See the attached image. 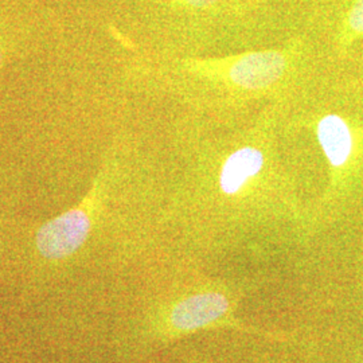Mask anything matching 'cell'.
<instances>
[{
  "instance_id": "obj_1",
  "label": "cell",
  "mask_w": 363,
  "mask_h": 363,
  "mask_svg": "<svg viewBox=\"0 0 363 363\" xmlns=\"http://www.w3.org/2000/svg\"><path fill=\"white\" fill-rule=\"evenodd\" d=\"M292 49L261 50L217 60H191L186 66L198 76L240 91H265L286 77Z\"/></svg>"
},
{
  "instance_id": "obj_2",
  "label": "cell",
  "mask_w": 363,
  "mask_h": 363,
  "mask_svg": "<svg viewBox=\"0 0 363 363\" xmlns=\"http://www.w3.org/2000/svg\"><path fill=\"white\" fill-rule=\"evenodd\" d=\"M104 169L93 183L84 201L39 229L35 244L39 253L48 259H62L74 255L91 234L96 210L104 195L106 171Z\"/></svg>"
},
{
  "instance_id": "obj_3",
  "label": "cell",
  "mask_w": 363,
  "mask_h": 363,
  "mask_svg": "<svg viewBox=\"0 0 363 363\" xmlns=\"http://www.w3.org/2000/svg\"><path fill=\"white\" fill-rule=\"evenodd\" d=\"M222 327L264 334L255 327L240 323L234 318L232 298L220 291H201L175 301L163 322L164 333L174 337Z\"/></svg>"
},
{
  "instance_id": "obj_4",
  "label": "cell",
  "mask_w": 363,
  "mask_h": 363,
  "mask_svg": "<svg viewBox=\"0 0 363 363\" xmlns=\"http://www.w3.org/2000/svg\"><path fill=\"white\" fill-rule=\"evenodd\" d=\"M316 139L325 154L334 189L342 186L358 166L361 139L349 118L327 113L316 123Z\"/></svg>"
},
{
  "instance_id": "obj_5",
  "label": "cell",
  "mask_w": 363,
  "mask_h": 363,
  "mask_svg": "<svg viewBox=\"0 0 363 363\" xmlns=\"http://www.w3.org/2000/svg\"><path fill=\"white\" fill-rule=\"evenodd\" d=\"M265 166L264 152L255 145H244L226 156L218 172L220 194L235 198L245 194Z\"/></svg>"
},
{
  "instance_id": "obj_6",
  "label": "cell",
  "mask_w": 363,
  "mask_h": 363,
  "mask_svg": "<svg viewBox=\"0 0 363 363\" xmlns=\"http://www.w3.org/2000/svg\"><path fill=\"white\" fill-rule=\"evenodd\" d=\"M337 49L346 52L363 39V0H327Z\"/></svg>"
},
{
  "instance_id": "obj_7",
  "label": "cell",
  "mask_w": 363,
  "mask_h": 363,
  "mask_svg": "<svg viewBox=\"0 0 363 363\" xmlns=\"http://www.w3.org/2000/svg\"><path fill=\"white\" fill-rule=\"evenodd\" d=\"M183 13L198 18H214L220 15H240L250 10L256 0H167Z\"/></svg>"
},
{
  "instance_id": "obj_8",
  "label": "cell",
  "mask_w": 363,
  "mask_h": 363,
  "mask_svg": "<svg viewBox=\"0 0 363 363\" xmlns=\"http://www.w3.org/2000/svg\"><path fill=\"white\" fill-rule=\"evenodd\" d=\"M6 57H7V52H6V46H4L3 40L0 39V69H1V66L4 65Z\"/></svg>"
}]
</instances>
